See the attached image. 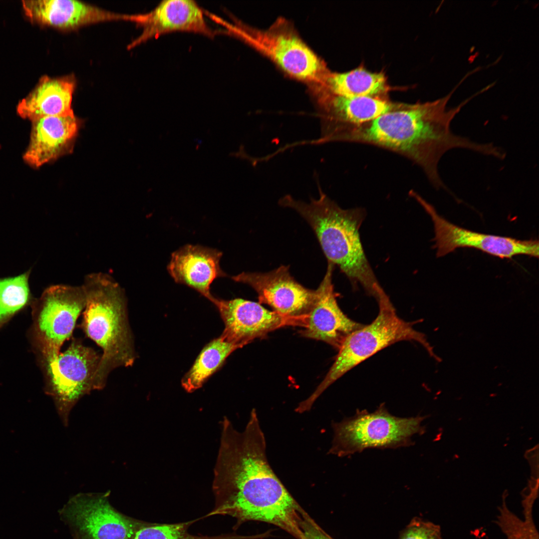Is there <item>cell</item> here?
I'll return each instance as SVG.
<instances>
[{"label": "cell", "instance_id": "obj_18", "mask_svg": "<svg viewBox=\"0 0 539 539\" xmlns=\"http://www.w3.org/2000/svg\"><path fill=\"white\" fill-rule=\"evenodd\" d=\"M32 122L29 144L23 155L29 165L40 167L71 149L79 127L74 114L42 117Z\"/></svg>", "mask_w": 539, "mask_h": 539}, {"label": "cell", "instance_id": "obj_22", "mask_svg": "<svg viewBox=\"0 0 539 539\" xmlns=\"http://www.w3.org/2000/svg\"><path fill=\"white\" fill-rule=\"evenodd\" d=\"M239 348L222 335L211 341L202 350L191 369L184 376L182 380L183 387L188 392L201 388L226 358Z\"/></svg>", "mask_w": 539, "mask_h": 539}, {"label": "cell", "instance_id": "obj_21", "mask_svg": "<svg viewBox=\"0 0 539 539\" xmlns=\"http://www.w3.org/2000/svg\"><path fill=\"white\" fill-rule=\"evenodd\" d=\"M324 87L333 94L346 97H377L388 89L382 72H371L358 67L343 73L330 72Z\"/></svg>", "mask_w": 539, "mask_h": 539}, {"label": "cell", "instance_id": "obj_13", "mask_svg": "<svg viewBox=\"0 0 539 539\" xmlns=\"http://www.w3.org/2000/svg\"><path fill=\"white\" fill-rule=\"evenodd\" d=\"M210 301L218 309L225 324L221 335L240 348L277 328L297 323L294 321L305 323L304 317L283 316L259 302L245 299L227 300L213 296Z\"/></svg>", "mask_w": 539, "mask_h": 539}, {"label": "cell", "instance_id": "obj_5", "mask_svg": "<svg viewBox=\"0 0 539 539\" xmlns=\"http://www.w3.org/2000/svg\"><path fill=\"white\" fill-rule=\"evenodd\" d=\"M376 300L379 312L370 324L348 334L338 348L334 362L314 392L301 402L309 410L314 402L330 385L354 366L382 349L397 342L416 341L432 353L425 335L415 330L413 323L400 318L384 290Z\"/></svg>", "mask_w": 539, "mask_h": 539}, {"label": "cell", "instance_id": "obj_24", "mask_svg": "<svg viewBox=\"0 0 539 539\" xmlns=\"http://www.w3.org/2000/svg\"><path fill=\"white\" fill-rule=\"evenodd\" d=\"M29 273L0 278V325L28 301Z\"/></svg>", "mask_w": 539, "mask_h": 539}, {"label": "cell", "instance_id": "obj_4", "mask_svg": "<svg viewBox=\"0 0 539 539\" xmlns=\"http://www.w3.org/2000/svg\"><path fill=\"white\" fill-rule=\"evenodd\" d=\"M85 294L81 327L102 349L94 379V390L104 388L110 373L131 366L136 359L125 292L111 276L94 272L85 276Z\"/></svg>", "mask_w": 539, "mask_h": 539}, {"label": "cell", "instance_id": "obj_7", "mask_svg": "<svg viewBox=\"0 0 539 539\" xmlns=\"http://www.w3.org/2000/svg\"><path fill=\"white\" fill-rule=\"evenodd\" d=\"M427 416L402 418L390 413L384 403L373 412L357 410L354 415L332 424L333 438L329 453L338 457L366 449H396L412 445V437L422 435Z\"/></svg>", "mask_w": 539, "mask_h": 539}, {"label": "cell", "instance_id": "obj_19", "mask_svg": "<svg viewBox=\"0 0 539 539\" xmlns=\"http://www.w3.org/2000/svg\"><path fill=\"white\" fill-rule=\"evenodd\" d=\"M75 87V80L71 76H43L36 88L18 103L17 113L31 121L45 117L73 114L71 103Z\"/></svg>", "mask_w": 539, "mask_h": 539}, {"label": "cell", "instance_id": "obj_20", "mask_svg": "<svg viewBox=\"0 0 539 539\" xmlns=\"http://www.w3.org/2000/svg\"><path fill=\"white\" fill-rule=\"evenodd\" d=\"M320 127L338 123H361L394 108L398 103L377 97H346L329 92L319 96Z\"/></svg>", "mask_w": 539, "mask_h": 539}, {"label": "cell", "instance_id": "obj_15", "mask_svg": "<svg viewBox=\"0 0 539 539\" xmlns=\"http://www.w3.org/2000/svg\"><path fill=\"white\" fill-rule=\"evenodd\" d=\"M334 267L327 262L325 274L316 289V298L302 333L306 337L324 341L338 349L348 334L364 325L348 318L339 306L332 282Z\"/></svg>", "mask_w": 539, "mask_h": 539}, {"label": "cell", "instance_id": "obj_8", "mask_svg": "<svg viewBox=\"0 0 539 539\" xmlns=\"http://www.w3.org/2000/svg\"><path fill=\"white\" fill-rule=\"evenodd\" d=\"M101 355L77 338L55 358L44 362L48 393L52 396L65 426L77 402L94 389V379Z\"/></svg>", "mask_w": 539, "mask_h": 539}, {"label": "cell", "instance_id": "obj_2", "mask_svg": "<svg viewBox=\"0 0 539 539\" xmlns=\"http://www.w3.org/2000/svg\"><path fill=\"white\" fill-rule=\"evenodd\" d=\"M452 93L431 102L399 103L392 110L367 122L328 125L323 130V141L365 144L400 154L420 166L435 188L452 194L438 173L442 156L454 148L484 155L489 151L488 144L473 142L451 131L452 121L471 100L447 109Z\"/></svg>", "mask_w": 539, "mask_h": 539}, {"label": "cell", "instance_id": "obj_6", "mask_svg": "<svg viewBox=\"0 0 539 539\" xmlns=\"http://www.w3.org/2000/svg\"><path fill=\"white\" fill-rule=\"evenodd\" d=\"M210 18L225 28L221 33L251 44L291 76L321 86L324 84L330 72L285 20H278L269 28L260 29L234 16H231L232 23L213 14Z\"/></svg>", "mask_w": 539, "mask_h": 539}, {"label": "cell", "instance_id": "obj_26", "mask_svg": "<svg viewBox=\"0 0 539 539\" xmlns=\"http://www.w3.org/2000/svg\"><path fill=\"white\" fill-rule=\"evenodd\" d=\"M399 539H443L441 527L415 517L399 534Z\"/></svg>", "mask_w": 539, "mask_h": 539}, {"label": "cell", "instance_id": "obj_16", "mask_svg": "<svg viewBox=\"0 0 539 539\" xmlns=\"http://www.w3.org/2000/svg\"><path fill=\"white\" fill-rule=\"evenodd\" d=\"M22 2L25 14L31 20L64 30L108 21L124 20L137 23L140 17V13L112 12L74 0H31Z\"/></svg>", "mask_w": 539, "mask_h": 539}, {"label": "cell", "instance_id": "obj_3", "mask_svg": "<svg viewBox=\"0 0 539 539\" xmlns=\"http://www.w3.org/2000/svg\"><path fill=\"white\" fill-rule=\"evenodd\" d=\"M318 189V198L308 203L285 195L278 204L294 210L308 223L327 262L340 269L353 288L360 286L376 299L383 289L366 257L359 232L365 211L361 208L344 209L319 186Z\"/></svg>", "mask_w": 539, "mask_h": 539}, {"label": "cell", "instance_id": "obj_17", "mask_svg": "<svg viewBox=\"0 0 539 539\" xmlns=\"http://www.w3.org/2000/svg\"><path fill=\"white\" fill-rule=\"evenodd\" d=\"M222 255L217 249L186 245L172 254L168 271L176 283L195 289L211 300L214 296L210 292L212 283L227 276L220 267Z\"/></svg>", "mask_w": 539, "mask_h": 539}, {"label": "cell", "instance_id": "obj_1", "mask_svg": "<svg viewBox=\"0 0 539 539\" xmlns=\"http://www.w3.org/2000/svg\"><path fill=\"white\" fill-rule=\"evenodd\" d=\"M221 424L212 486L215 506L205 517L227 515L238 524L264 522L296 535L302 508L270 466L256 410L251 411L243 431L226 417Z\"/></svg>", "mask_w": 539, "mask_h": 539}, {"label": "cell", "instance_id": "obj_25", "mask_svg": "<svg viewBox=\"0 0 539 539\" xmlns=\"http://www.w3.org/2000/svg\"><path fill=\"white\" fill-rule=\"evenodd\" d=\"M197 520L176 524H145L136 532L133 539H238L236 535H195L190 534L189 527Z\"/></svg>", "mask_w": 539, "mask_h": 539}, {"label": "cell", "instance_id": "obj_27", "mask_svg": "<svg viewBox=\"0 0 539 539\" xmlns=\"http://www.w3.org/2000/svg\"><path fill=\"white\" fill-rule=\"evenodd\" d=\"M299 539H334L302 509L298 521Z\"/></svg>", "mask_w": 539, "mask_h": 539}, {"label": "cell", "instance_id": "obj_11", "mask_svg": "<svg viewBox=\"0 0 539 539\" xmlns=\"http://www.w3.org/2000/svg\"><path fill=\"white\" fill-rule=\"evenodd\" d=\"M108 494H79L64 508V516L81 539H133L145 523L137 522L116 511Z\"/></svg>", "mask_w": 539, "mask_h": 539}, {"label": "cell", "instance_id": "obj_12", "mask_svg": "<svg viewBox=\"0 0 539 539\" xmlns=\"http://www.w3.org/2000/svg\"><path fill=\"white\" fill-rule=\"evenodd\" d=\"M231 278L250 286L258 293L259 303L285 316L306 317L316 296V290L298 282L283 265L267 272H243Z\"/></svg>", "mask_w": 539, "mask_h": 539}, {"label": "cell", "instance_id": "obj_10", "mask_svg": "<svg viewBox=\"0 0 539 539\" xmlns=\"http://www.w3.org/2000/svg\"><path fill=\"white\" fill-rule=\"evenodd\" d=\"M409 194L432 219L435 233L434 248L436 250L437 257H444L460 248L476 249L502 259H511L519 255L539 257L538 240H521L479 233L461 228L440 215L435 208L417 192L411 190Z\"/></svg>", "mask_w": 539, "mask_h": 539}, {"label": "cell", "instance_id": "obj_23", "mask_svg": "<svg viewBox=\"0 0 539 539\" xmlns=\"http://www.w3.org/2000/svg\"><path fill=\"white\" fill-rule=\"evenodd\" d=\"M535 496L531 495L523 501L524 519L522 520L509 509L504 495L495 523L507 539H539L533 514Z\"/></svg>", "mask_w": 539, "mask_h": 539}, {"label": "cell", "instance_id": "obj_14", "mask_svg": "<svg viewBox=\"0 0 539 539\" xmlns=\"http://www.w3.org/2000/svg\"><path fill=\"white\" fill-rule=\"evenodd\" d=\"M204 15V9L194 0H163L150 12L140 13L137 24L142 28V32L128 45V48L176 31L194 32L213 38L219 30L211 28Z\"/></svg>", "mask_w": 539, "mask_h": 539}, {"label": "cell", "instance_id": "obj_9", "mask_svg": "<svg viewBox=\"0 0 539 539\" xmlns=\"http://www.w3.org/2000/svg\"><path fill=\"white\" fill-rule=\"evenodd\" d=\"M85 301L82 285H53L43 292L36 304L35 329L44 362L56 357L71 336Z\"/></svg>", "mask_w": 539, "mask_h": 539}]
</instances>
